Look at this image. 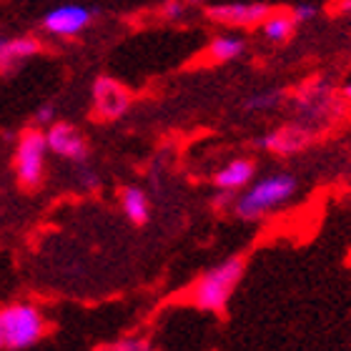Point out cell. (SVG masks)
<instances>
[{
	"label": "cell",
	"instance_id": "cell-1",
	"mask_svg": "<svg viewBox=\"0 0 351 351\" xmlns=\"http://www.w3.org/2000/svg\"><path fill=\"white\" fill-rule=\"evenodd\" d=\"M243 263L241 256L223 258L221 263L211 266L208 271H204L196 278V284L191 286V301L198 311H208V314H219L223 311L231 299L234 289L239 286V281L243 278Z\"/></svg>",
	"mask_w": 351,
	"mask_h": 351
},
{
	"label": "cell",
	"instance_id": "cell-2",
	"mask_svg": "<svg viewBox=\"0 0 351 351\" xmlns=\"http://www.w3.org/2000/svg\"><path fill=\"white\" fill-rule=\"evenodd\" d=\"M299 189V183L291 173H274L261 181L251 183L241 191V196L234 198V211L243 221H258L266 213L276 211L278 206L289 204Z\"/></svg>",
	"mask_w": 351,
	"mask_h": 351
},
{
	"label": "cell",
	"instance_id": "cell-3",
	"mask_svg": "<svg viewBox=\"0 0 351 351\" xmlns=\"http://www.w3.org/2000/svg\"><path fill=\"white\" fill-rule=\"evenodd\" d=\"M45 319L33 304H10L0 308V351H21L40 341Z\"/></svg>",
	"mask_w": 351,
	"mask_h": 351
},
{
	"label": "cell",
	"instance_id": "cell-4",
	"mask_svg": "<svg viewBox=\"0 0 351 351\" xmlns=\"http://www.w3.org/2000/svg\"><path fill=\"white\" fill-rule=\"evenodd\" d=\"M45 156H48L45 133L40 128H28L15 146V176L25 189H36L43 181Z\"/></svg>",
	"mask_w": 351,
	"mask_h": 351
},
{
	"label": "cell",
	"instance_id": "cell-5",
	"mask_svg": "<svg viewBox=\"0 0 351 351\" xmlns=\"http://www.w3.org/2000/svg\"><path fill=\"white\" fill-rule=\"evenodd\" d=\"M206 15L226 28H258L271 15V8L266 3H221L208 8Z\"/></svg>",
	"mask_w": 351,
	"mask_h": 351
},
{
	"label": "cell",
	"instance_id": "cell-6",
	"mask_svg": "<svg viewBox=\"0 0 351 351\" xmlns=\"http://www.w3.org/2000/svg\"><path fill=\"white\" fill-rule=\"evenodd\" d=\"M93 18L95 13L86 5H58L43 15V28L51 36L71 38L83 33L93 23Z\"/></svg>",
	"mask_w": 351,
	"mask_h": 351
},
{
	"label": "cell",
	"instance_id": "cell-7",
	"mask_svg": "<svg viewBox=\"0 0 351 351\" xmlns=\"http://www.w3.org/2000/svg\"><path fill=\"white\" fill-rule=\"evenodd\" d=\"M45 146L48 151L68 161H86L88 158V143L81 133L75 131L71 123H56L45 131Z\"/></svg>",
	"mask_w": 351,
	"mask_h": 351
},
{
	"label": "cell",
	"instance_id": "cell-8",
	"mask_svg": "<svg viewBox=\"0 0 351 351\" xmlns=\"http://www.w3.org/2000/svg\"><path fill=\"white\" fill-rule=\"evenodd\" d=\"M93 103H95V110H98V116L101 118H121L128 110L131 106V95L125 90L123 86L108 75H101V78H95L93 83Z\"/></svg>",
	"mask_w": 351,
	"mask_h": 351
},
{
	"label": "cell",
	"instance_id": "cell-9",
	"mask_svg": "<svg viewBox=\"0 0 351 351\" xmlns=\"http://www.w3.org/2000/svg\"><path fill=\"white\" fill-rule=\"evenodd\" d=\"M254 176H256V166L249 158H234L228 161L223 169L216 171L213 176V183L221 193H236V191H246V186L254 183Z\"/></svg>",
	"mask_w": 351,
	"mask_h": 351
},
{
	"label": "cell",
	"instance_id": "cell-10",
	"mask_svg": "<svg viewBox=\"0 0 351 351\" xmlns=\"http://www.w3.org/2000/svg\"><path fill=\"white\" fill-rule=\"evenodd\" d=\"M308 136L304 128H293V125H286V128H278V131H271V133H263V136H258V148H263V151H271V154L276 156H291L296 154V151H301V148L308 143Z\"/></svg>",
	"mask_w": 351,
	"mask_h": 351
},
{
	"label": "cell",
	"instance_id": "cell-11",
	"mask_svg": "<svg viewBox=\"0 0 351 351\" xmlns=\"http://www.w3.org/2000/svg\"><path fill=\"white\" fill-rule=\"evenodd\" d=\"M38 51H40V43H38L36 38H30V36L5 40V43H3V48H0V71L13 68L15 63H21V60L30 58V56H36Z\"/></svg>",
	"mask_w": 351,
	"mask_h": 351
},
{
	"label": "cell",
	"instance_id": "cell-12",
	"mask_svg": "<svg viewBox=\"0 0 351 351\" xmlns=\"http://www.w3.org/2000/svg\"><path fill=\"white\" fill-rule=\"evenodd\" d=\"M121 208L128 216L131 223L136 226H143L148 219H151V204H148V196L136 186H125L121 191Z\"/></svg>",
	"mask_w": 351,
	"mask_h": 351
},
{
	"label": "cell",
	"instance_id": "cell-13",
	"mask_svg": "<svg viewBox=\"0 0 351 351\" xmlns=\"http://www.w3.org/2000/svg\"><path fill=\"white\" fill-rule=\"evenodd\" d=\"M258 28H261V36L266 38V40H271V43H286V40L293 36L296 23L291 21L289 13H271Z\"/></svg>",
	"mask_w": 351,
	"mask_h": 351
},
{
	"label": "cell",
	"instance_id": "cell-14",
	"mask_svg": "<svg viewBox=\"0 0 351 351\" xmlns=\"http://www.w3.org/2000/svg\"><path fill=\"white\" fill-rule=\"evenodd\" d=\"M243 51H246L243 38L228 36V33H223V36H216L211 43H208V56H211L213 60H219V63H228V60L241 58Z\"/></svg>",
	"mask_w": 351,
	"mask_h": 351
},
{
	"label": "cell",
	"instance_id": "cell-15",
	"mask_svg": "<svg viewBox=\"0 0 351 351\" xmlns=\"http://www.w3.org/2000/svg\"><path fill=\"white\" fill-rule=\"evenodd\" d=\"M281 95L276 90H258V93L249 95L246 101H243V108L246 110H271L274 106L278 103Z\"/></svg>",
	"mask_w": 351,
	"mask_h": 351
},
{
	"label": "cell",
	"instance_id": "cell-16",
	"mask_svg": "<svg viewBox=\"0 0 351 351\" xmlns=\"http://www.w3.org/2000/svg\"><path fill=\"white\" fill-rule=\"evenodd\" d=\"M291 21L299 25V23H308V21H314L316 15H319V8L314 5V3H299L296 8H291Z\"/></svg>",
	"mask_w": 351,
	"mask_h": 351
},
{
	"label": "cell",
	"instance_id": "cell-17",
	"mask_svg": "<svg viewBox=\"0 0 351 351\" xmlns=\"http://www.w3.org/2000/svg\"><path fill=\"white\" fill-rule=\"evenodd\" d=\"M108 351H151V349H148V344L141 341V339H121V341L110 346Z\"/></svg>",
	"mask_w": 351,
	"mask_h": 351
},
{
	"label": "cell",
	"instance_id": "cell-18",
	"mask_svg": "<svg viewBox=\"0 0 351 351\" xmlns=\"http://www.w3.org/2000/svg\"><path fill=\"white\" fill-rule=\"evenodd\" d=\"M36 121L38 125H45V128H51L56 121H53V106H43V108L36 113Z\"/></svg>",
	"mask_w": 351,
	"mask_h": 351
},
{
	"label": "cell",
	"instance_id": "cell-19",
	"mask_svg": "<svg viewBox=\"0 0 351 351\" xmlns=\"http://www.w3.org/2000/svg\"><path fill=\"white\" fill-rule=\"evenodd\" d=\"M181 13H183L181 3H166V8H163V15H166V18H178Z\"/></svg>",
	"mask_w": 351,
	"mask_h": 351
},
{
	"label": "cell",
	"instance_id": "cell-20",
	"mask_svg": "<svg viewBox=\"0 0 351 351\" xmlns=\"http://www.w3.org/2000/svg\"><path fill=\"white\" fill-rule=\"evenodd\" d=\"M344 98H349V101H351V83H346V86H344Z\"/></svg>",
	"mask_w": 351,
	"mask_h": 351
},
{
	"label": "cell",
	"instance_id": "cell-21",
	"mask_svg": "<svg viewBox=\"0 0 351 351\" xmlns=\"http://www.w3.org/2000/svg\"><path fill=\"white\" fill-rule=\"evenodd\" d=\"M3 43H5V40H3V38H0V48H3Z\"/></svg>",
	"mask_w": 351,
	"mask_h": 351
}]
</instances>
